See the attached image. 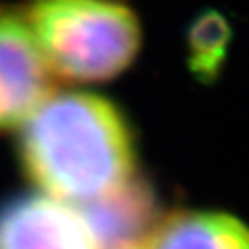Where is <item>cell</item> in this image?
<instances>
[{
	"instance_id": "6da1fadb",
	"label": "cell",
	"mask_w": 249,
	"mask_h": 249,
	"mask_svg": "<svg viewBox=\"0 0 249 249\" xmlns=\"http://www.w3.org/2000/svg\"><path fill=\"white\" fill-rule=\"evenodd\" d=\"M18 159L46 196L83 207L135 181L137 148L124 113L94 92H55L18 135Z\"/></svg>"
},
{
	"instance_id": "7a4b0ae2",
	"label": "cell",
	"mask_w": 249,
	"mask_h": 249,
	"mask_svg": "<svg viewBox=\"0 0 249 249\" xmlns=\"http://www.w3.org/2000/svg\"><path fill=\"white\" fill-rule=\"evenodd\" d=\"M20 15L48 69L65 80H113L141 52V18L124 0H26Z\"/></svg>"
},
{
	"instance_id": "3957f363",
	"label": "cell",
	"mask_w": 249,
	"mask_h": 249,
	"mask_svg": "<svg viewBox=\"0 0 249 249\" xmlns=\"http://www.w3.org/2000/svg\"><path fill=\"white\" fill-rule=\"evenodd\" d=\"M50 94V69L20 11L0 8V131L22 125Z\"/></svg>"
},
{
	"instance_id": "277c9868",
	"label": "cell",
	"mask_w": 249,
	"mask_h": 249,
	"mask_svg": "<svg viewBox=\"0 0 249 249\" xmlns=\"http://www.w3.org/2000/svg\"><path fill=\"white\" fill-rule=\"evenodd\" d=\"M0 249H100L78 207L46 194L0 203Z\"/></svg>"
},
{
	"instance_id": "5b68a950",
	"label": "cell",
	"mask_w": 249,
	"mask_h": 249,
	"mask_svg": "<svg viewBox=\"0 0 249 249\" xmlns=\"http://www.w3.org/2000/svg\"><path fill=\"white\" fill-rule=\"evenodd\" d=\"M144 249H249V225L222 211H178L151 227Z\"/></svg>"
},
{
	"instance_id": "8992f818",
	"label": "cell",
	"mask_w": 249,
	"mask_h": 249,
	"mask_svg": "<svg viewBox=\"0 0 249 249\" xmlns=\"http://www.w3.org/2000/svg\"><path fill=\"white\" fill-rule=\"evenodd\" d=\"M100 249L133 246V238L148 227L151 197L142 185L131 181L98 201L78 207Z\"/></svg>"
},
{
	"instance_id": "52a82bcc",
	"label": "cell",
	"mask_w": 249,
	"mask_h": 249,
	"mask_svg": "<svg viewBox=\"0 0 249 249\" xmlns=\"http://www.w3.org/2000/svg\"><path fill=\"white\" fill-rule=\"evenodd\" d=\"M229 26L216 13H205L190 26L188 52L190 65L199 78H213L225 59L229 43Z\"/></svg>"
},
{
	"instance_id": "ba28073f",
	"label": "cell",
	"mask_w": 249,
	"mask_h": 249,
	"mask_svg": "<svg viewBox=\"0 0 249 249\" xmlns=\"http://www.w3.org/2000/svg\"><path fill=\"white\" fill-rule=\"evenodd\" d=\"M116 249H144V246L142 244H141V246H139V244H133V246H124V248H116Z\"/></svg>"
}]
</instances>
